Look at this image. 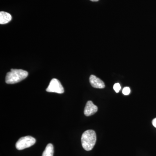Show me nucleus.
Instances as JSON below:
<instances>
[{
    "instance_id": "12",
    "label": "nucleus",
    "mask_w": 156,
    "mask_h": 156,
    "mask_svg": "<svg viewBox=\"0 0 156 156\" xmlns=\"http://www.w3.org/2000/svg\"><path fill=\"white\" fill-rule=\"evenodd\" d=\"M90 1H92V2H98V1H99V0H90Z\"/></svg>"
},
{
    "instance_id": "10",
    "label": "nucleus",
    "mask_w": 156,
    "mask_h": 156,
    "mask_svg": "<svg viewBox=\"0 0 156 156\" xmlns=\"http://www.w3.org/2000/svg\"><path fill=\"white\" fill-rule=\"evenodd\" d=\"M131 92V90L130 88L128 87H126L123 89V94L125 95H128Z\"/></svg>"
},
{
    "instance_id": "6",
    "label": "nucleus",
    "mask_w": 156,
    "mask_h": 156,
    "mask_svg": "<svg viewBox=\"0 0 156 156\" xmlns=\"http://www.w3.org/2000/svg\"><path fill=\"white\" fill-rule=\"evenodd\" d=\"M89 82L91 86L94 88L97 89H103L105 87V85L103 81L93 75L90 76L89 78Z\"/></svg>"
},
{
    "instance_id": "7",
    "label": "nucleus",
    "mask_w": 156,
    "mask_h": 156,
    "mask_svg": "<svg viewBox=\"0 0 156 156\" xmlns=\"http://www.w3.org/2000/svg\"><path fill=\"white\" fill-rule=\"evenodd\" d=\"M12 16L10 14L5 11L0 12V24H5L11 21Z\"/></svg>"
},
{
    "instance_id": "1",
    "label": "nucleus",
    "mask_w": 156,
    "mask_h": 156,
    "mask_svg": "<svg viewBox=\"0 0 156 156\" xmlns=\"http://www.w3.org/2000/svg\"><path fill=\"white\" fill-rule=\"evenodd\" d=\"M28 75L26 71L23 69H11V71L6 75L5 82L6 83L13 84L17 83L24 80Z\"/></svg>"
},
{
    "instance_id": "2",
    "label": "nucleus",
    "mask_w": 156,
    "mask_h": 156,
    "mask_svg": "<svg viewBox=\"0 0 156 156\" xmlns=\"http://www.w3.org/2000/svg\"><path fill=\"white\" fill-rule=\"evenodd\" d=\"M96 142V133L93 130H87L82 134L81 142L82 146L85 150H92L95 145Z\"/></svg>"
},
{
    "instance_id": "11",
    "label": "nucleus",
    "mask_w": 156,
    "mask_h": 156,
    "mask_svg": "<svg viewBox=\"0 0 156 156\" xmlns=\"http://www.w3.org/2000/svg\"><path fill=\"white\" fill-rule=\"evenodd\" d=\"M152 123L154 127L156 128V118L153 120Z\"/></svg>"
},
{
    "instance_id": "9",
    "label": "nucleus",
    "mask_w": 156,
    "mask_h": 156,
    "mask_svg": "<svg viewBox=\"0 0 156 156\" xmlns=\"http://www.w3.org/2000/svg\"><path fill=\"white\" fill-rule=\"evenodd\" d=\"M113 89H114L115 92H116V93H118L120 90V89H121V86L119 83H115L114 85Z\"/></svg>"
},
{
    "instance_id": "8",
    "label": "nucleus",
    "mask_w": 156,
    "mask_h": 156,
    "mask_svg": "<svg viewBox=\"0 0 156 156\" xmlns=\"http://www.w3.org/2000/svg\"><path fill=\"white\" fill-rule=\"evenodd\" d=\"M54 149L52 144H49L47 146L42 156H53Z\"/></svg>"
},
{
    "instance_id": "5",
    "label": "nucleus",
    "mask_w": 156,
    "mask_h": 156,
    "mask_svg": "<svg viewBox=\"0 0 156 156\" xmlns=\"http://www.w3.org/2000/svg\"><path fill=\"white\" fill-rule=\"evenodd\" d=\"M97 111V106L95 105L91 101H87L85 106L84 112V114L87 116H90L95 114Z\"/></svg>"
},
{
    "instance_id": "4",
    "label": "nucleus",
    "mask_w": 156,
    "mask_h": 156,
    "mask_svg": "<svg viewBox=\"0 0 156 156\" xmlns=\"http://www.w3.org/2000/svg\"><path fill=\"white\" fill-rule=\"evenodd\" d=\"M46 91L62 94L64 92V89L61 83L57 79H53L50 81L49 86L46 89Z\"/></svg>"
},
{
    "instance_id": "3",
    "label": "nucleus",
    "mask_w": 156,
    "mask_h": 156,
    "mask_svg": "<svg viewBox=\"0 0 156 156\" xmlns=\"http://www.w3.org/2000/svg\"><path fill=\"white\" fill-rule=\"evenodd\" d=\"M36 143V139L30 136H23L18 140L16 144V147L18 150L30 147Z\"/></svg>"
}]
</instances>
